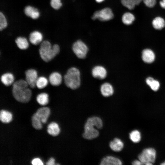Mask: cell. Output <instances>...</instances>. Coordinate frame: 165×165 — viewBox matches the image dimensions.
I'll return each mask as SVG.
<instances>
[{
	"mask_svg": "<svg viewBox=\"0 0 165 165\" xmlns=\"http://www.w3.org/2000/svg\"><path fill=\"white\" fill-rule=\"evenodd\" d=\"M25 80L20 79L14 82L12 85V94L17 101L23 103L28 102L30 100L32 92L28 87Z\"/></svg>",
	"mask_w": 165,
	"mask_h": 165,
	"instance_id": "obj_1",
	"label": "cell"
},
{
	"mask_svg": "<svg viewBox=\"0 0 165 165\" xmlns=\"http://www.w3.org/2000/svg\"><path fill=\"white\" fill-rule=\"evenodd\" d=\"M60 48L57 44L52 46L48 41H44L41 43L39 50L41 59L46 62L52 60L59 53Z\"/></svg>",
	"mask_w": 165,
	"mask_h": 165,
	"instance_id": "obj_2",
	"label": "cell"
},
{
	"mask_svg": "<svg viewBox=\"0 0 165 165\" xmlns=\"http://www.w3.org/2000/svg\"><path fill=\"white\" fill-rule=\"evenodd\" d=\"M65 84L72 89H76L80 86V73L76 68L72 67L69 69L64 76Z\"/></svg>",
	"mask_w": 165,
	"mask_h": 165,
	"instance_id": "obj_3",
	"label": "cell"
},
{
	"mask_svg": "<svg viewBox=\"0 0 165 165\" xmlns=\"http://www.w3.org/2000/svg\"><path fill=\"white\" fill-rule=\"evenodd\" d=\"M156 152L152 148L144 149L138 156L139 160L143 164L147 165H152L155 160Z\"/></svg>",
	"mask_w": 165,
	"mask_h": 165,
	"instance_id": "obj_4",
	"label": "cell"
},
{
	"mask_svg": "<svg viewBox=\"0 0 165 165\" xmlns=\"http://www.w3.org/2000/svg\"><path fill=\"white\" fill-rule=\"evenodd\" d=\"M72 49L75 55L80 59L86 57L88 50L86 45L80 40H78L74 43Z\"/></svg>",
	"mask_w": 165,
	"mask_h": 165,
	"instance_id": "obj_5",
	"label": "cell"
},
{
	"mask_svg": "<svg viewBox=\"0 0 165 165\" xmlns=\"http://www.w3.org/2000/svg\"><path fill=\"white\" fill-rule=\"evenodd\" d=\"M114 15L111 9L108 8H105L94 12L92 17L93 20L98 19L101 21H106L113 18Z\"/></svg>",
	"mask_w": 165,
	"mask_h": 165,
	"instance_id": "obj_6",
	"label": "cell"
},
{
	"mask_svg": "<svg viewBox=\"0 0 165 165\" xmlns=\"http://www.w3.org/2000/svg\"><path fill=\"white\" fill-rule=\"evenodd\" d=\"M94 125L87 123L84 126V132L83 133V137L87 139L91 140L97 137L99 134L97 130L95 129Z\"/></svg>",
	"mask_w": 165,
	"mask_h": 165,
	"instance_id": "obj_7",
	"label": "cell"
},
{
	"mask_svg": "<svg viewBox=\"0 0 165 165\" xmlns=\"http://www.w3.org/2000/svg\"><path fill=\"white\" fill-rule=\"evenodd\" d=\"M25 80L29 86L31 88L36 87V82L38 78L37 71L31 68L25 72Z\"/></svg>",
	"mask_w": 165,
	"mask_h": 165,
	"instance_id": "obj_8",
	"label": "cell"
},
{
	"mask_svg": "<svg viewBox=\"0 0 165 165\" xmlns=\"http://www.w3.org/2000/svg\"><path fill=\"white\" fill-rule=\"evenodd\" d=\"M92 74L94 77L99 79H103L106 76L107 72L103 67L97 65L94 67L92 70Z\"/></svg>",
	"mask_w": 165,
	"mask_h": 165,
	"instance_id": "obj_9",
	"label": "cell"
},
{
	"mask_svg": "<svg viewBox=\"0 0 165 165\" xmlns=\"http://www.w3.org/2000/svg\"><path fill=\"white\" fill-rule=\"evenodd\" d=\"M155 57L154 53L150 49H145L142 52V59L145 63H151L153 62L154 61Z\"/></svg>",
	"mask_w": 165,
	"mask_h": 165,
	"instance_id": "obj_10",
	"label": "cell"
},
{
	"mask_svg": "<svg viewBox=\"0 0 165 165\" xmlns=\"http://www.w3.org/2000/svg\"><path fill=\"white\" fill-rule=\"evenodd\" d=\"M42 39V35L39 31H34L30 34L29 41L30 42L34 45H37L41 43Z\"/></svg>",
	"mask_w": 165,
	"mask_h": 165,
	"instance_id": "obj_11",
	"label": "cell"
},
{
	"mask_svg": "<svg viewBox=\"0 0 165 165\" xmlns=\"http://www.w3.org/2000/svg\"><path fill=\"white\" fill-rule=\"evenodd\" d=\"M49 80L51 85L57 86L61 84L62 77L61 75L59 72H53L50 75Z\"/></svg>",
	"mask_w": 165,
	"mask_h": 165,
	"instance_id": "obj_12",
	"label": "cell"
},
{
	"mask_svg": "<svg viewBox=\"0 0 165 165\" xmlns=\"http://www.w3.org/2000/svg\"><path fill=\"white\" fill-rule=\"evenodd\" d=\"M50 110L47 107H43L38 108L36 112L39 116L42 123H45L50 114Z\"/></svg>",
	"mask_w": 165,
	"mask_h": 165,
	"instance_id": "obj_13",
	"label": "cell"
},
{
	"mask_svg": "<svg viewBox=\"0 0 165 165\" xmlns=\"http://www.w3.org/2000/svg\"><path fill=\"white\" fill-rule=\"evenodd\" d=\"M122 164V162L119 159L112 156H108L102 159L100 165H121Z\"/></svg>",
	"mask_w": 165,
	"mask_h": 165,
	"instance_id": "obj_14",
	"label": "cell"
},
{
	"mask_svg": "<svg viewBox=\"0 0 165 165\" xmlns=\"http://www.w3.org/2000/svg\"><path fill=\"white\" fill-rule=\"evenodd\" d=\"M101 92L103 96L108 97L112 95L114 93L112 86L109 83L105 82L103 84L101 87Z\"/></svg>",
	"mask_w": 165,
	"mask_h": 165,
	"instance_id": "obj_15",
	"label": "cell"
},
{
	"mask_svg": "<svg viewBox=\"0 0 165 165\" xmlns=\"http://www.w3.org/2000/svg\"><path fill=\"white\" fill-rule=\"evenodd\" d=\"M24 12L26 16L34 19L38 18L40 16V13L38 9L31 6H26Z\"/></svg>",
	"mask_w": 165,
	"mask_h": 165,
	"instance_id": "obj_16",
	"label": "cell"
},
{
	"mask_svg": "<svg viewBox=\"0 0 165 165\" xmlns=\"http://www.w3.org/2000/svg\"><path fill=\"white\" fill-rule=\"evenodd\" d=\"M2 82L6 86L13 85L14 82V78L13 75L10 72H6L2 74L1 77Z\"/></svg>",
	"mask_w": 165,
	"mask_h": 165,
	"instance_id": "obj_17",
	"label": "cell"
},
{
	"mask_svg": "<svg viewBox=\"0 0 165 165\" xmlns=\"http://www.w3.org/2000/svg\"><path fill=\"white\" fill-rule=\"evenodd\" d=\"M109 146L112 150L116 152H119L123 149L124 144L120 139L116 138L110 142Z\"/></svg>",
	"mask_w": 165,
	"mask_h": 165,
	"instance_id": "obj_18",
	"label": "cell"
},
{
	"mask_svg": "<svg viewBox=\"0 0 165 165\" xmlns=\"http://www.w3.org/2000/svg\"><path fill=\"white\" fill-rule=\"evenodd\" d=\"M60 130L58 124L55 122H52L48 126L47 131L48 133L53 136L58 135Z\"/></svg>",
	"mask_w": 165,
	"mask_h": 165,
	"instance_id": "obj_19",
	"label": "cell"
},
{
	"mask_svg": "<svg viewBox=\"0 0 165 165\" xmlns=\"http://www.w3.org/2000/svg\"><path fill=\"white\" fill-rule=\"evenodd\" d=\"M15 41L17 47L21 50H26L29 47L28 42L25 38L19 37L16 39Z\"/></svg>",
	"mask_w": 165,
	"mask_h": 165,
	"instance_id": "obj_20",
	"label": "cell"
},
{
	"mask_svg": "<svg viewBox=\"0 0 165 165\" xmlns=\"http://www.w3.org/2000/svg\"><path fill=\"white\" fill-rule=\"evenodd\" d=\"M0 119L3 123H9L12 120V114L8 111L2 110L0 112Z\"/></svg>",
	"mask_w": 165,
	"mask_h": 165,
	"instance_id": "obj_21",
	"label": "cell"
},
{
	"mask_svg": "<svg viewBox=\"0 0 165 165\" xmlns=\"http://www.w3.org/2000/svg\"><path fill=\"white\" fill-rule=\"evenodd\" d=\"M152 24L155 29L156 30H161L165 26V21L162 17L158 16L153 19Z\"/></svg>",
	"mask_w": 165,
	"mask_h": 165,
	"instance_id": "obj_22",
	"label": "cell"
},
{
	"mask_svg": "<svg viewBox=\"0 0 165 165\" xmlns=\"http://www.w3.org/2000/svg\"><path fill=\"white\" fill-rule=\"evenodd\" d=\"M31 122L33 127L35 129L40 130L42 129V122L39 116L36 112L32 116Z\"/></svg>",
	"mask_w": 165,
	"mask_h": 165,
	"instance_id": "obj_23",
	"label": "cell"
},
{
	"mask_svg": "<svg viewBox=\"0 0 165 165\" xmlns=\"http://www.w3.org/2000/svg\"><path fill=\"white\" fill-rule=\"evenodd\" d=\"M122 4L130 10L134 9L135 6L139 5L141 0H121Z\"/></svg>",
	"mask_w": 165,
	"mask_h": 165,
	"instance_id": "obj_24",
	"label": "cell"
},
{
	"mask_svg": "<svg viewBox=\"0 0 165 165\" xmlns=\"http://www.w3.org/2000/svg\"><path fill=\"white\" fill-rule=\"evenodd\" d=\"M86 122L94 126L97 129H101L103 127L102 121L100 118L98 117L89 118Z\"/></svg>",
	"mask_w": 165,
	"mask_h": 165,
	"instance_id": "obj_25",
	"label": "cell"
},
{
	"mask_svg": "<svg viewBox=\"0 0 165 165\" xmlns=\"http://www.w3.org/2000/svg\"><path fill=\"white\" fill-rule=\"evenodd\" d=\"M146 82L154 91H157L159 88L160 84L157 80H155L152 77H148L146 79Z\"/></svg>",
	"mask_w": 165,
	"mask_h": 165,
	"instance_id": "obj_26",
	"label": "cell"
},
{
	"mask_svg": "<svg viewBox=\"0 0 165 165\" xmlns=\"http://www.w3.org/2000/svg\"><path fill=\"white\" fill-rule=\"evenodd\" d=\"M36 100L38 103L41 105H45L49 103V95L46 93H40L37 96Z\"/></svg>",
	"mask_w": 165,
	"mask_h": 165,
	"instance_id": "obj_27",
	"label": "cell"
},
{
	"mask_svg": "<svg viewBox=\"0 0 165 165\" xmlns=\"http://www.w3.org/2000/svg\"><path fill=\"white\" fill-rule=\"evenodd\" d=\"M134 15L129 12L125 13L122 17L123 22L125 24L129 25L131 24L135 20Z\"/></svg>",
	"mask_w": 165,
	"mask_h": 165,
	"instance_id": "obj_28",
	"label": "cell"
},
{
	"mask_svg": "<svg viewBox=\"0 0 165 165\" xmlns=\"http://www.w3.org/2000/svg\"><path fill=\"white\" fill-rule=\"evenodd\" d=\"M48 81L45 77H38L36 82V86L38 89H42L44 88L47 85Z\"/></svg>",
	"mask_w": 165,
	"mask_h": 165,
	"instance_id": "obj_29",
	"label": "cell"
},
{
	"mask_svg": "<svg viewBox=\"0 0 165 165\" xmlns=\"http://www.w3.org/2000/svg\"><path fill=\"white\" fill-rule=\"evenodd\" d=\"M130 138L134 143H138L141 140V137L140 132L138 130L132 131L130 134Z\"/></svg>",
	"mask_w": 165,
	"mask_h": 165,
	"instance_id": "obj_30",
	"label": "cell"
},
{
	"mask_svg": "<svg viewBox=\"0 0 165 165\" xmlns=\"http://www.w3.org/2000/svg\"><path fill=\"white\" fill-rule=\"evenodd\" d=\"M7 25L6 19L3 14L1 12L0 13V30L1 31L6 28Z\"/></svg>",
	"mask_w": 165,
	"mask_h": 165,
	"instance_id": "obj_31",
	"label": "cell"
},
{
	"mask_svg": "<svg viewBox=\"0 0 165 165\" xmlns=\"http://www.w3.org/2000/svg\"><path fill=\"white\" fill-rule=\"evenodd\" d=\"M50 4L51 6L56 10L59 9L62 6L61 0H51Z\"/></svg>",
	"mask_w": 165,
	"mask_h": 165,
	"instance_id": "obj_32",
	"label": "cell"
},
{
	"mask_svg": "<svg viewBox=\"0 0 165 165\" xmlns=\"http://www.w3.org/2000/svg\"><path fill=\"white\" fill-rule=\"evenodd\" d=\"M143 1L145 5L149 8L154 7L156 3V0H144Z\"/></svg>",
	"mask_w": 165,
	"mask_h": 165,
	"instance_id": "obj_33",
	"label": "cell"
},
{
	"mask_svg": "<svg viewBox=\"0 0 165 165\" xmlns=\"http://www.w3.org/2000/svg\"><path fill=\"white\" fill-rule=\"evenodd\" d=\"M31 164L33 165H43L42 162L38 158H35L33 159L31 161Z\"/></svg>",
	"mask_w": 165,
	"mask_h": 165,
	"instance_id": "obj_34",
	"label": "cell"
},
{
	"mask_svg": "<svg viewBox=\"0 0 165 165\" xmlns=\"http://www.w3.org/2000/svg\"><path fill=\"white\" fill-rule=\"evenodd\" d=\"M55 161L53 157H51L46 163V164L47 165H54L55 164Z\"/></svg>",
	"mask_w": 165,
	"mask_h": 165,
	"instance_id": "obj_35",
	"label": "cell"
},
{
	"mask_svg": "<svg viewBox=\"0 0 165 165\" xmlns=\"http://www.w3.org/2000/svg\"><path fill=\"white\" fill-rule=\"evenodd\" d=\"M132 164L134 165H140L144 164L139 160H135L132 162Z\"/></svg>",
	"mask_w": 165,
	"mask_h": 165,
	"instance_id": "obj_36",
	"label": "cell"
},
{
	"mask_svg": "<svg viewBox=\"0 0 165 165\" xmlns=\"http://www.w3.org/2000/svg\"><path fill=\"white\" fill-rule=\"evenodd\" d=\"M160 4L161 7L165 9V0H162L160 2Z\"/></svg>",
	"mask_w": 165,
	"mask_h": 165,
	"instance_id": "obj_37",
	"label": "cell"
},
{
	"mask_svg": "<svg viewBox=\"0 0 165 165\" xmlns=\"http://www.w3.org/2000/svg\"><path fill=\"white\" fill-rule=\"evenodd\" d=\"M95 0L97 2H103L104 0Z\"/></svg>",
	"mask_w": 165,
	"mask_h": 165,
	"instance_id": "obj_38",
	"label": "cell"
},
{
	"mask_svg": "<svg viewBox=\"0 0 165 165\" xmlns=\"http://www.w3.org/2000/svg\"><path fill=\"white\" fill-rule=\"evenodd\" d=\"M161 165H165V161L161 163Z\"/></svg>",
	"mask_w": 165,
	"mask_h": 165,
	"instance_id": "obj_39",
	"label": "cell"
},
{
	"mask_svg": "<svg viewBox=\"0 0 165 165\" xmlns=\"http://www.w3.org/2000/svg\"><path fill=\"white\" fill-rule=\"evenodd\" d=\"M142 0L143 1L144 0Z\"/></svg>",
	"mask_w": 165,
	"mask_h": 165,
	"instance_id": "obj_40",
	"label": "cell"
},
{
	"mask_svg": "<svg viewBox=\"0 0 165 165\" xmlns=\"http://www.w3.org/2000/svg\"><path fill=\"white\" fill-rule=\"evenodd\" d=\"M141 0V1H142V0Z\"/></svg>",
	"mask_w": 165,
	"mask_h": 165,
	"instance_id": "obj_41",
	"label": "cell"
}]
</instances>
